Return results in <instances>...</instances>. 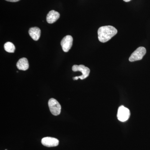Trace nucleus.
<instances>
[{"label":"nucleus","mask_w":150,"mask_h":150,"mask_svg":"<svg viewBox=\"0 0 150 150\" xmlns=\"http://www.w3.org/2000/svg\"><path fill=\"white\" fill-rule=\"evenodd\" d=\"M117 29L111 25H106L99 28L98 30V40L102 43H105L117 34Z\"/></svg>","instance_id":"1"},{"label":"nucleus","mask_w":150,"mask_h":150,"mask_svg":"<svg viewBox=\"0 0 150 150\" xmlns=\"http://www.w3.org/2000/svg\"><path fill=\"white\" fill-rule=\"evenodd\" d=\"M72 70L74 72L80 71L82 74L81 76L73 78L74 80H77L79 79H80L81 80L84 79L88 76L90 72V69L83 65H74L72 67Z\"/></svg>","instance_id":"2"},{"label":"nucleus","mask_w":150,"mask_h":150,"mask_svg":"<svg viewBox=\"0 0 150 150\" xmlns=\"http://www.w3.org/2000/svg\"><path fill=\"white\" fill-rule=\"evenodd\" d=\"M48 106L51 113L54 115H58L61 112V105L56 100L52 98L49 99L48 102Z\"/></svg>","instance_id":"3"},{"label":"nucleus","mask_w":150,"mask_h":150,"mask_svg":"<svg viewBox=\"0 0 150 150\" xmlns=\"http://www.w3.org/2000/svg\"><path fill=\"white\" fill-rule=\"evenodd\" d=\"M146 53V50L144 47H139L131 54L129 59V61L134 62L135 61H140L143 59Z\"/></svg>","instance_id":"4"},{"label":"nucleus","mask_w":150,"mask_h":150,"mask_svg":"<svg viewBox=\"0 0 150 150\" xmlns=\"http://www.w3.org/2000/svg\"><path fill=\"white\" fill-rule=\"evenodd\" d=\"M130 116V110L123 105L119 107L117 113V118L121 122H125L129 119Z\"/></svg>","instance_id":"5"},{"label":"nucleus","mask_w":150,"mask_h":150,"mask_svg":"<svg viewBox=\"0 0 150 150\" xmlns=\"http://www.w3.org/2000/svg\"><path fill=\"white\" fill-rule=\"evenodd\" d=\"M73 38L71 35L65 36L61 41V46L63 51L65 52H68L73 45Z\"/></svg>","instance_id":"6"},{"label":"nucleus","mask_w":150,"mask_h":150,"mask_svg":"<svg viewBox=\"0 0 150 150\" xmlns=\"http://www.w3.org/2000/svg\"><path fill=\"white\" fill-rule=\"evenodd\" d=\"M59 140L53 137H46L41 140L42 144L47 147L57 146L59 144Z\"/></svg>","instance_id":"7"},{"label":"nucleus","mask_w":150,"mask_h":150,"mask_svg":"<svg viewBox=\"0 0 150 150\" xmlns=\"http://www.w3.org/2000/svg\"><path fill=\"white\" fill-rule=\"evenodd\" d=\"M60 17V14L59 12L54 10L50 11L47 14L46 21L48 23H54L57 21Z\"/></svg>","instance_id":"8"},{"label":"nucleus","mask_w":150,"mask_h":150,"mask_svg":"<svg viewBox=\"0 0 150 150\" xmlns=\"http://www.w3.org/2000/svg\"><path fill=\"white\" fill-rule=\"evenodd\" d=\"M28 33L33 40L37 41L40 38L41 31L39 28L32 27L30 28Z\"/></svg>","instance_id":"9"},{"label":"nucleus","mask_w":150,"mask_h":150,"mask_svg":"<svg viewBox=\"0 0 150 150\" xmlns=\"http://www.w3.org/2000/svg\"><path fill=\"white\" fill-rule=\"evenodd\" d=\"M16 67L19 70L26 71L29 68V64L27 59L23 58L20 59L16 64Z\"/></svg>","instance_id":"10"},{"label":"nucleus","mask_w":150,"mask_h":150,"mask_svg":"<svg viewBox=\"0 0 150 150\" xmlns=\"http://www.w3.org/2000/svg\"><path fill=\"white\" fill-rule=\"evenodd\" d=\"M4 48L5 51L8 53H14L15 51V46L11 42H6L4 44Z\"/></svg>","instance_id":"11"},{"label":"nucleus","mask_w":150,"mask_h":150,"mask_svg":"<svg viewBox=\"0 0 150 150\" xmlns=\"http://www.w3.org/2000/svg\"><path fill=\"white\" fill-rule=\"evenodd\" d=\"M9 2H16L20 0H6Z\"/></svg>","instance_id":"12"},{"label":"nucleus","mask_w":150,"mask_h":150,"mask_svg":"<svg viewBox=\"0 0 150 150\" xmlns=\"http://www.w3.org/2000/svg\"><path fill=\"white\" fill-rule=\"evenodd\" d=\"M124 1L126 2H128L130 1L131 0H123Z\"/></svg>","instance_id":"13"},{"label":"nucleus","mask_w":150,"mask_h":150,"mask_svg":"<svg viewBox=\"0 0 150 150\" xmlns=\"http://www.w3.org/2000/svg\"><path fill=\"white\" fill-rule=\"evenodd\" d=\"M5 150H7V149H6Z\"/></svg>","instance_id":"14"}]
</instances>
